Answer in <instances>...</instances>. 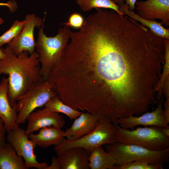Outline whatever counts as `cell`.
I'll return each mask as SVG.
<instances>
[{
	"instance_id": "14",
	"label": "cell",
	"mask_w": 169,
	"mask_h": 169,
	"mask_svg": "<svg viewBox=\"0 0 169 169\" xmlns=\"http://www.w3.org/2000/svg\"><path fill=\"white\" fill-rule=\"evenodd\" d=\"M8 78H3L0 82V118L4 122L7 132L19 127L16 121L17 113L8 100Z\"/></svg>"
},
{
	"instance_id": "5",
	"label": "cell",
	"mask_w": 169,
	"mask_h": 169,
	"mask_svg": "<svg viewBox=\"0 0 169 169\" xmlns=\"http://www.w3.org/2000/svg\"><path fill=\"white\" fill-rule=\"evenodd\" d=\"M115 125L109 117L101 115L96 128L91 132L75 141H68L65 138L62 143L55 146L54 149L57 156L66 149L74 147L83 148L90 154L97 147L116 142Z\"/></svg>"
},
{
	"instance_id": "15",
	"label": "cell",
	"mask_w": 169,
	"mask_h": 169,
	"mask_svg": "<svg viewBox=\"0 0 169 169\" xmlns=\"http://www.w3.org/2000/svg\"><path fill=\"white\" fill-rule=\"evenodd\" d=\"M39 131L38 134H29L28 137L37 146L42 148L59 146L65 138L64 136V131L61 128L49 126L41 128Z\"/></svg>"
},
{
	"instance_id": "25",
	"label": "cell",
	"mask_w": 169,
	"mask_h": 169,
	"mask_svg": "<svg viewBox=\"0 0 169 169\" xmlns=\"http://www.w3.org/2000/svg\"><path fill=\"white\" fill-rule=\"evenodd\" d=\"M7 133L4 122L3 120L0 118V147L6 142Z\"/></svg>"
},
{
	"instance_id": "11",
	"label": "cell",
	"mask_w": 169,
	"mask_h": 169,
	"mask_svg": "<svg viewBox=\"0 0 169 169\" xmlns=\"http://www.w3.org/2000/svg\"><path fill=\"white\" fill-rule=\"evenodd\" d=\"M135 5L140 17L150 20L160 19L162 25L169 26V0L136 1Z\"/></svg>"
},
{
	"instance_id": "31",
	"label": "cell",
	"mask_w": 169,
	"mask_h": 169,
	"mask_svg": "<svg viewBox=\"0 0 169 169\" xmlns=\"http://www.w3.org/2000/svg\"><path fill=\"white\" fill-rule=\"evenodd\" d=\"M116 4L120 7L124 4L125 0H111Z\"/></svg>"
},
{
	"instance_id": "24",
	"label": "cell",
	"mask_w": 169,
	"mask_h": 169,
	"mask_svg": "<svg viewBox=\"0 0 169 169\" xmlns=\"http://www.w3.org/2000/svg\"><path fill=\"white\" fill-rule=\"evenodd\" d=\"M84 19L80 13H74L69 16L67 22L62 24L65 26L75 29H80L83 26Z\"/></svg>"
},
{
	"instance_id": "29",
	"label": "cell",
	"mask_w": 169,
	"mask_h": 169,
	"mask_svg": "<svg viewBox=\"0 0 169 169\" xmlns=\"http://www.w3.org/2000/svg\"><path fill=\"white\" fill-rule=\"evenodd\" d=\"M165 120L167 124L169 123V106L165 107L163 111Z\"/></svg>"
},
{
	"instance_id": "23",
	"label": "cell",
	"mask_w": 169,
	"mask_h": 169,
	"mask_svg": "<svg viewBox=\"0 0 169 169\" xmlns=\"http://www.w3.org/2000/svg\"><path fill=\"white\" fill-rule=\"evenodd\" d=\"M165 48L164 56L165 65L163 72L155 88V92L161 90L169 75V39H164Z\"/></svg>"
},
{
	"instance_id": "32",
	"label": "cell",
	"mask_w": 169,
	"mask_h": 169,
	"mask_svg": "<svg viewBox=\"0 0 169 169\" xmlns=\"http://www.w3.org/2000/svg\"><path fill=\"white\" fill-rule=\"evenodd\" d=\"M6 54L2 49L0 48V59H4L6 58Z\"/></svg>"
},
{
	"instance_id": "19",
	"label": "cell",
	"mask_w": 169,
	"mask_h": 169,
	"mask_svg": "<svg viewBox=\"0 0 169 169\" xmlns=\"http://www.w3.org/2000/svg\"><path fill=\"white\" fill-rule=\"evenodd\" d=\"M77 4L84 12H88L94 8H108L120 15L124 14L119 10L120 7L111 0H75Z\"/></svg>"
},
{
	"instance_id": "16",
	"label": "cell",
	"mask_w": 169,
	"mask_h": 169,
	"mask_svg": "<svg viewBox=\"0 0 169 169\" xmlns=\"http://www.w3.org/2000/svg\"><path fill=\"white\" fill-rule=\"evenodd\" d=\"M24 159L8 142L0 147V169H28Z\"/></svg>"
},
{
	"instance_id": "10",
	"label": "cell",
	"mask_w": 169,
	"mask_h": 169,
	"mask_svg": "<svg viewBox=\"0 0 169 169\" xmlns=\"http://www.w3.org/2000/svg\"><path fill=\"white\" fill-rule=\"evenodd\" d=\"M163 99L160 100L157 107L151 112H146L141 115L131 116L120 119L117 120V123L123 129L131 130L140 125L169 127L163 115Z\"/></svg>"
},
{
	"instance_id": "26",
	"label": "cell",
	"mask_w": 169,
	"mask_h": 169,
	"mask_svg": "<svg viewBox=\"0 0 169 169\" xmlns=\"http://www.w3.org/2000/svg\"><path fill=\"white\" fill-rule=\"evenodd\" d=\"M0 6L8 7L10 12L12 13L15 12L18 8L16 2L14 0L8 1L7 3L0 2Z\"/></svg>"
},
{
	"instance_id": "9",
	"label": "cell",
	"mask_w": 169,
	"mask_h": 169,
	"mask_svg": "<svg viewBox=\"0 0 169 169\" xmlns=\"http://www.w3.org/2000/svg\"><path fill=\"white\" fill-rule=\"evenodd\" d=\"M27 120L28 124L25 131L28 135L47 126L61 128L65 124L63 116L46 107L31 113Z\"/></svg>"
},
{
	"instance_id": "1",
	"label": "cell",
	"mask_w": 169,
	"mask_h": 169,
	"mask_svg": "<svg viewBox=\"0 0 169 169\" xmlns=\"http://www.w3.org/2000/svg\"><path fill=\"white\" fill-rule=\"evenodd\" d=\"M6 58L0 59V75L8 76V99L13 107L18 100L34 84L44 79L40 73L39 56L36 51H23L18 55L7 45L2 48Z\"/></svg>"
},
{
	"instance_id": "13",
	"label": "cell",
	"mask_w": 169,
	"mask_h": 169,
	"mask_svg": "<svg viewBox=\"0 0 169 169\" xmlns=\"http://www.w3.org/2000/svg\"><path fill=\"white\" fill-rule=\"evenodd\" d=\"M89 155L82 147L68 149L57 156L60 169H89Z\"/></svg>"
},
{
	"instance_id": "22",
	"label": "cell",
	"mask_w": 169,
	"mask_h": 169,
	"mask_svg": "<svg viewBox=\"0 0 169 169\" xmlns=\"http://www.w3.org/2000/svg\"><path fill=\"white\" fill-rule=\"evenodd\" d=\"M163 165L153 164L143 161H134L120 165H115L112 169H162Z\"/></svg>"
},
{
	"instance_id": "3",
	"label": "cell",
	"mask_w": 169,
	"mask_h": 169,
	"mask_svg": "<svg viewBox=\"0 0 169 169\" xmlns=\"http://www.w3.org/2000/svg\"><path fill=\"white\" fill-rule=\"evenodd\" d=\"M162 127L151 126L138 127L130 130L115 125L114 135L116 142L136 145L152 151H161L169 148V138L162 131Z\"/></svg>"
},
{
	"instance_id": "18",
	"label": "cell",
	"mask_w": 169,
	"mask_h": 169,
	"mask_svg": "<svg viewBox=\"0 0 169 169\" xmlns=\"http://www.w3.org/2000/svg\"><path fill=\"white\" fill-rule=\"evenodd\" d=\"M89 162L91 169H112L116 164L114 157L102 146L96 147L91 152Z\"/></svg>"
},
{
	"instance_id": "6",
	"label": "cell",
	"mask_w": 169,
	"mask_h": 169,
	"mask_svg": "<svg viewBox=\"0 0 169 169\" xmlns=\"http://www.w3.org/2000/svg\"><path fill=\"white\" fill-rule=\"evenodd\" d=\"M57 95L54 83L44 79L33 85L17 100L14 107L17 113V122L24 123L28 115L37 108L44 106L51 98Z\"/></svg>"
},
{
	"instance_id": "17",
	"label": "cell",
	"mask_w": 169,
	"mask_h": 169,
	"mask_svg": "<svg viewBox=\"0 0 169 169\" xmlns=\"http://www.w3.org/2000/svg\"><path fill=\"white\" fill-rule=\"evenodd\" d=\"M126 4L120 7L119 10L124 14L130 16L133 20L140 22L142 24L147 27L155 35L164 39H169V28H164L161 23L155 20H150L143 18L133 11H131Z\"/></svg>"
},
{
	"instance_id": "12",
	"label": "cell",
	"mask_w": 169,
	"mask_h": 169,
	"mask_svg": "<svg viewBox=\"0 0 169 169\" xmlns=\"http://www.w3.org/2000/svg\"><path fill=\"white\" fill-rule=\"evenodd\" d=\"M101 115L81 112L74 120L71 126L64 131V136L67 140H78L90 133L96 128Z\"/></svg>"
},
{
	"instance_id": "20",
	"label": "cell",
	"mask_w": 169,
	"mask_h": 169,
	"mask_svg": "<svg viewBox=\"0 0 169 169\" xmlns=\"http://www.w3.org/2000/svg\"><path fill=\"white\" fill-rule=\"evenodd\" d=\"M44 107L54 112L64 114L71 120H74L79 116L82 112L64 103L57 95L50 99L45 104Z\"/></svg>"
},
{
	"instance_id": "21",
	"label": "cell",
	"mask_w": 169,
	"mask_h": 169,
	"mask_svg": "<svg viewBox=\"0 0 169 169\" xmlns=\"http://www.w3.org/2000/svg\"><path fill=\"white\" fill-rule=\"evenodd\" d=\"M25 23L24 20L23 21L15 20L10 28L0 36V46L11 43L21 32Z\"/></svg>"
},
{
	"instance_id": "4",
	"label": "cell",
	"mask_w": 169,
	"mask_h": 169,
	"mask_svg": "<svg viewBox=\"0 0 169 169\" xmlns=\"http://www.w3.org/2000/svg\"><path fill=\"white\" fill-rule=\"evenodd\" d=\"M105 148L114 157L116 165L138 161L163 165L169 161V148L155 151L136 145L117 142L105 145Z\"/></svg>"
},
{
	"instance_id": "28",
	"label": "cell",
	"mask_w": 169,
	"mask_h": 169,
	"mask_svg": "<svg viewBox=\"0 0 169 169\" xmlns=\"http://www.w3.org/2000/svg\"><path fill=\"white\" fill-rule=\"evenodd\" d=\"M126 4L128 5V8L131 11H133L135 9V3L136 0H125Z\"/></svg>"
},
{
	"instance_id": "8",
	"label": "cell",
	"mask_w": 169,
	"mask_h": 169,
	"mask_svg": "<svg viewBox=\"0 0 169 169\" xmlns=\"http://www.w3.org/2000/svg\"><path fill=\"white\" fill-rule=\"evenodd\" d=\"M25 23L20 33L14 38L8 46L15 54L18 55L23 51H27L30 54L35 51L36 42L34 36L35 27L39 28L44 23L43 20L34 14H28L25 17Z\"/></svg>"
},
{
	"instance_id": "33",
	"label": "cell",
	"mask_w": 169,
	"mask_h": 169,
	"mask_svg": "<svg viewBox=\"0 0 169 169\" xmlns=\"http://www.w3.org/2000/svg\"><path fill=\"white\" fill-rule=\"evenodd\" d=\"M3 19L0 17V24H2L3 23Z\"/></svg>"
},
{
	"instance_id": "7",
	"label": "cell",
	"mask_w": 169,
	"mask_h": 169,
	"mask_svg": "<svg viewBox=\"0 0 169 169\" xmlns=\"http://www.w3.org/2000/svg\"><path fill=\"white\" fill-rule=\"evenodd\" d=\"M6 141L13 147L17 154L24 159L28 167L44 169L48 164L40 162L37 159L34 150L37 146L28 137L25 130L19 127L7 132Z\"/></svg>"
},
{
	"instance_id": "30",
	"label": "cell",
	"mask_w": 169,
	"mask_h": 169,
	"mask_svg": "<svg viewBox=\"0 0 169 169\" xmlns=\"http://www.w3.org/2000/svg\"><path fill=\"white\" fill-rule=\"evenodd\" d=\"M162 131L165 136L169 138V127H162Z\"/></svg>"
},
{
	"instance_id": "27",
	"label": "cell",
	"mask_w": 169,
	"mask_h": 169,
	"mask_svg": "<svg viewBox=\"0 0 169 169\" xmlns=\"http://www.w3.org/2000/svg\"><path fill=\"white\" fill-rule=\"evenodd\" d=\"M44 169H60L58 157H53L52 158L51 164L46 166Z\"/></svg>"
},
{
	"instance_id": "2",
	"label": "cell",
	"mask_w": 169,
	"mask_h": 169,
	"mask_svg": "<svg viewBox=\"0 0 169 169\" xmlns=\"http://www.w3.org/2000/svg\"><path fill=\"white\" fill-rule=\"evenodd\" d=\"M44 24L39 28L35 49L39 56L41 75L47 79L52 70L61 62L72 32L65 26L59 29L55 36L48 37L44 33Z\"/></svg>"
}]
</instances>
